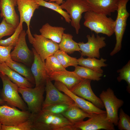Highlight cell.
Masks as SVG:
<instances>
[{"label": "cell", "mask_w": 130, "mask_h": 130, "mask_svg": "<svg viewBox=\"0 0 130 130\" xmlns=\"http://www.w3.org/2000/svg\"><path fill=\"white\" fill-rule=\"evenodd\" d=\"M33 130H76L74 124L62 114H52L42 110L31 114Z\"/></svg>", "instance_id": "1"}, {"label": "cell", "mask_w": 130, "mask_h": 130, "mask_svg": "<svg viewBox=\"0 0 130 130\" xmlns=\"http://www.w3.org/2000/svg\"><path fill=\"white\" fill-rule=\"evenodd\" d=\"M84 18V25L97 34L101 33L110 37L114 33L115 20L111 18L91 10L85 12Z\"/></svg>", "instance_id": "2"}, {"label": "cell", "mask_w": 130, "mask_h": 130, "mask_svg": "<svg viewBox=\"0 0 130 130\" xmlns=\"http://www.w3.org/2000/svg\"><path fill=\"white\" fill-rule=\"evenodd\" d=\"M3 88L0 92L1 98L9 105L22 110H28L27 106L19 94V87L5 74L0 72Z\"/></svg>", "instance_id": "3"}, {"label": "cell", "mask_w": 130, "mask_h": 130, "mask_svg": "<svg viewBox=\"0 0 130 130\" xmlns=\"http://www.w3.org/2000/svg\"><path fill=\"white\" fill-rule=\"evenodd\" d=\"M129 0H120L118 3L114 29L116 42L114 48L110 53L111 56L118 53L122 48V41L127 25V20L130 15L126 8L127 5Z\"/></svg>", "instance_id": "4"}, {"label": "cell", "mask_w": 130, "mask_h": 130, "mask_svg": "<svg viewBox=\"0 0 130 130\" xmlns=\"http://www.w3.org/2000/svg\"><path fill=\"white\" fill-rule=\"evenodd\" d=\"M45 87V85H42L34 88L19 87V92L26 103L28 110L32 114L37 113L42 110Z\"/></svg>", "instance_id": "5"}, {"label": "cell", "mask_w": 130, "mask_h": 130, "mask_svg": "<svg viewBox=\"0 0 130 130\" xmlns=\"http://www.w3.org/2000/svg\"><path fill=\"white\" fill-rule=\"evenodd\" d=\"M99 97L106 109V119L110 121L114 125L117 126L118 109L123 105L124 101L118 98L113 91L110 88L102 91Z\"/></svg>", "instance_id": "6"}, {"label": "cell", "mask_w": 130, "mask_h": 130, "mask_svg": "<svg viewBox=\"0 0 130 130\" xmlns=\"http://www.w3.org/2000/svg\"><path fill=\"white\" fill-rule=\"evenodd\" d=\"M60 6L70 15L71 25L75 28L76 33L78 34L81 28L80 22L82 14L91 10L87 3L84 0H66Z\"/></svg>", "instance_id": "7"}, {"label": "cell", "mask_w": 130, "mask_h": 130, "mask_svg": "<svg viewBox=\"0 0 130 130\" xmlns=\"http://www.w3.org/2000/svg\"><path fill=\"white\" fill-rule=\"evenodd\" d=\"M28 111L20 110L7 105H0V123L6 126H14L24 122L30 118Z\"/></svg>", "instance_id": "8"}, {"label": "cell", "mask_w": 130, "mask_h": 130, "mask_svg": "<svg viewBox=\"0 0 130 130\" xmlns=\"http://www.w3.org/2000/svg\"><path fill=\"white\" fill-rule=\"evenodd\" d=\"M26 34L24 30L21 32L13 50L11 52L10 56L12 60L30 66L33 62L34 55L32 50L29 49L27 44Z\"/></svg>", "instance_id": "9"}, {"label": "cell", "mask_w": 130, "mask_h": 130, "mask_svg": "<svg viewBox=\"0 0 130 130\" xmlns=\"http://www.w3.org/2000/svg\"><path fill=\"white\" fill-rule=\"evenodd\" d=\"M106 118V113L94 114L88 120L76 124L74 126L76 130H115L114 125Z\"/></svg>", "instance_id": "10"}, {"label": "cell", "mask_w": 130, "mask_h": 130, "mask_svg": "<svg viewBox=\"0 0 130 130\" xmlns=\"http://www.w3.org/2000/svg\"><path fill=\"white\" fill-rule=\"evenodd\" d=\"M86 37L87 42H83L78 43L80 48L81 56L99 58L100 56L99 50L106 45L105 40L106 38L100 36L97 34L95 36L94 33L91 36L87 35Z\"/></svg>", "instance_id": "11"}, {"label": "cell", "mask_w": 130, "mask_h": 130, "mask_svg": "<svg viewBox=\"0 0 130 130\" xmlns=\"http://www.w3.org/2000/svg\"><path fill=\"white\" fill-rule=\"evenodd\" d=\"M30 43L42 60L45 61L48 57L54 55L58 49V44L41 35L35 34Z\"/></svg>", "instance_id": "12"}, {"label": "cell", "mask_w": 130, "mask_h": 130, "mask_svg": "<svg viewBox=\"0 0 130 130\" xmlns=\"http://www.w3.org/2000/svg\"><path fill=\"white\" fill-rule=\"evenodd\" d=\"M46 97L42 108L54 104H63L72 105L75 104L73 100L67 95L61 93L53 85L48 78L45 87Z\"/></svg>", "instance_id": "13"}, {"label": "cell", "mask_w": 130, "mask_h": 130, "mask_svg": "<svg viewBox=\"0 0 130 130\" xmlns=\"http://www.w3.org/2000/svg\"><path fill=\"white\" fill-rule=\"evenodd\" d=\"M54 85L59 91L63 92L70 97L75 104L85 112L91 115L106 113V111L98 108L90 102L73 93L62 83L55 81Z\"/></svg>", "instance_id": "14"}, {"label": "cell", "mask_w": 130, "mask_h": 130, "mask_svg": "<svg viewBox=\"0 0 130 130\" xmlns=\"http://www.w3.org/2000/svg\"><path fill=\"white\" fill-rule=\"evenodd\" d=\"M91 81L83 78L70 91L77 96L89 101L98 108L103 109L104 107L103 102L100 98L95 95L92 89L91 85Z\"/></svg>", "instance_id": "15"}, {"label": "cell", "mask_w": 130, "mask_h": 130, "mask_svg": "<svg viewBox=\"0 0 130 130\" xmlns=\"http://www.w3.org/2000/svg\"><path fill=\"white\" fill-rule=\"evenodd\" d=\"M17 8L19 12L20 21L25 22L27 26L26 32L28 39H32V35L30 29L31 19L36 9H38L39 5L34 0H17Z\"/></svg>", "instance_id": "16"}, {"label": "cell", "mask_w": 130, "mask_h": 130, "mask_svg": "<svg viewBox=\"0 0 130 130\" xmlns=\"http://www.w3.org/2000/svg\"><path fill=\"white\" fill-rule=\"evenodd\" d=\"M34 55V59L31 71L34 78L35 86L45 85L48 75L45 66V61H43L33 48L32 49Z\"/></svg>", "instance_id": "17"}, {"label": "cell", "mask_w": 130, "mask_h": 130, "mask_svg": "<svg viewBox=\"0 0 130 130\" xmlns=\"http://www.w3.org/2000/svg\"><path fill=\"white\" fill-rule=\"evenodd\" d=\"M17 6V0H0V16L8 23L16 28L20 23L19 16L15 7Z\"/></svg>", "instance_id": "18"}, {"label": "cell", "mask_w": 130, "mask_h": 130, "mask_svg": "<svg viewBox=\"0 0 130 130\" xmlns=\"http://www.w3.org/2000/svg\"><path fill=\"white\" fill-rule=\"evenodd\" d=\"M91 10L95 12L110 16L117 11L120 0H84Z\"/></svg>", "instance_id": "19"}, {"label": "cell", "mask_w": 130, "mask_h": 130, "mask_svg": "<svg viewBox=\"0 0 130 130\" xmlns=\"http://www.w3.org/2000/svg\"><path fill=\"white\" fill-rule=\"evenodd\" d=\"M48 78L52 81L59 82L65 85L71 91L82 80V78L74 71L67 70L54 72L48 75Z\"/></svg>", "instance_id": "20"}, {"label": "cell", "mask_w": 130, "mask_h": 130, "mask_svg": "<svg viewBox=\"0 0 130 130\" xmlns=\"http://www.w3.org/2000/svg\"><path fill=\"white\" fill-rule=\"evenodd\" d=\"M0 72L6 75L19 88L32 87L33 86L34 84L25 78L11 69L5 62H0Z\"/></svg>", "instance_id": "21"}, {"label": "cell", "mask_w": 130, "mask_h": 130, "mask_svg": "<svg viewBox=\"0 0 130 130\" xmlns=\"http://www.w3.org/2000/svg\"><path fill=\"white\" fill-rule=\"evenodd\" d=\"M65 29L62 27L52 26L47 23L42 26L39 31L42 36L59 44Z\"/></svg>", "instance_id": "22"}, {"label": "cell", "mask_w": 130, "mask_h": 130, "mask_svg": "<svg viewBox=\"0 0 130 130\" xmlns=\"http://www.w3.org/2000/svg\"><path fill=\"white\" fill-rule=\"evenodd\" d=\"M62 114L74 125L83 121L86 117H90L92 115L85 112L76 104L71 105Z\"/></svg>", "instance_id": "23"}, {"label": "cell", "mask_w": 130, "mask_h": 130, "mask_svg": "<svg viewBox=\"0 0 130 130\" xmlns=\"http://www.w3.org/2000/svg\"><path fill=\"white\" fill-rule=\"evenodd\" d=\"M77 60L78 65L102 73H103V71L101 68L108 65L105 63L106 59L102 58L99 59L94 57H88L84 58L81 56Z\"/></svg>", "instance_id": "24"}, {"label": "cell", "mask_w": 130, "mask_h": 130, "mask_svg": "<svg viewBox=\"0 0 130 130\" xmlns=\"http://www.w3.org/2000/svg\"><path fill=\"white\" fill-rule=\"evenodd\" d=\"M73 36L71 34L64 33L58 44L59 49L69 54L72 53L76 51L80 53L78 43L73 40Z\"/></svg>", "instance_id": "25"}, {"label": "cell", "mask_w": 130, "mask_h": 130, "mask_svg": "<svg viewBox=\"0 0 130 130\" xmlns=\"http://www.w3.org/2000/svg\"><path fill=\"white\" fill-rule=\"evenodd\" d=\"M10 68L24 77L33 84H35L34 78L30 70L25 64L11 59L5 62Z\"/></svg>", "instance_id": "26"}, {"label": "cell", "mask_w": 130, "mask_h": 130, "mask_svg": "<svg viewBox=\"0 0 130 130\" xmlns=\"http://www.w3.org/2000/svg\"><path fill=\"white\" fill-rule=\"evenodd\" d=\"M75 72L82 78L98 81L101 79L103 74L99 73L89 68L78 65L75 67Z\"/></svg>", "instance_id": "27"}, {"label": "cell", "mask_w": 130, "mask_h": 130, "mask_svg": "<svg viewBox=\"0 0 130 130\" xmlns=\"http://www.w3.org/2000/svg\"><path fill=\"white\" fill-rule=\"evenodd\" d=\"M45 64L48 75L54 72L66 70V68L62 65L54 55L48 57L46 59Z\"/></svg>", "instance_id": "28"}, {"label": "cell", "mask_w": 130, "mask_h": 130, "mask_svg": "<svg viewBox=\"0 0 130 130\" xmlns=\"http://www.w3.org/2000/svg\"><path fill=\"white\" fill-rule=\"evenodd\" d=\"M40 6H43L53 10L60 14L64 18L66 21L70 23L71 21L70 17L69 14L63 10L60 5L56 2H49L44 0H34Z\"/></svg>", "instance_id": "29"}, {"label": "cell", "mask_w": 130, "mask_h": 130, "mask_svg": "<svg viewBox=\"0 0 130 130\" xmlns=\"http://www.w3.org/2000/svg\"><path fill=\"white\" fill-rule=\"evenodd\" d=\"M54 55L65 68L70 66L75 67L78 65L76 58L70 57L67 53L59 49L55 52Z\"/></svg>", "instance_id": "30"}, {"label": "cell", "mask_w": 130, "mask_h": 130, "mask_svg": "<svg viewBox=\"0 0 130 130\" xmlns=\"http://www.w3.org/2000/svg\"><path fill=\"white\" fill-rule=\"evenodd\" d=\"M23 23L20 21V23L16 30L10 37L5 39L0 40V45L4 46H15L19 38L20 35L23 30Z\"/></svg>", "instance_id": "31"}, {"label": "cell", "mask_w": 130, "mask_h": 130, "mask_svg": "<svg viewBox=\"0 0 130 130\" xmlns=\"http://www.w3.org/2000/svg\"><path fill=\"white\" fill-rule=\"evenodd\" d=\"M119 73V76L117 78V81L120 82L124 80L126 82L127 85L126 87L127 91L130 93V61L122 68L117 71Z\"/></svg>", "instance_id": "32"}, {"label": "cell", "mask_w": 130, "mask_h": 130, "mask_svg": "<svg viewBox=\"0 0 130 130\" xmlns=\"http://www.w3.org/2000/svg\"><path fill=\"white\" fill-rule=\"evenodd\" d=\"M117 126L120 130H130V117L122 108L120 110Z\"/></svg>", "instance_id": "33"}, {"label": "cell", "mask_w": 130, "mask_h": 130, "mask_svg": "<svg viewBox=\"0 0 130 130\" xmlns=\"http://www.w3.org/2000/svg\"><path fill=\"white\" fill-rule=\"evenodd\" d=\"M71 106L65 104H56L42 108V110L53 114H62Z\"/></svg>", "instance_id": "34"}, {"label": "cell", "mask_w": 130, "mask_h": 130, "mask_svg": "<svg viewBox=\"0 0 130 130\" xmlns=\"http://www.w3.org/2000/svg\"><path fill=\"white\" fill-rule=\"evenodd\" d=\"M16 28L13 25L7 23L5 19L3 18L0 24V40L4 37L12 35Z\"/></svg>", "instance_id": "35"}, {"label": "cell", "mask_w": 130, "mask_h": 130, "mask_svg": "<svg viewBox=\"0 0 130 130\" xmlns=\"http://www.w3.org/2000/svg\"><path fill=\"white\" fill-rule=\"evenodd\" d=\"M1 130H33L32 121L30 118L28 120L14 126L2 125Z\"/></svg>", "instance_id": "36"}, {"label": "cell", "mask_w": 130, "mask_h": 130, "mask_svg": "<svg viewBox=\"0 0 130 130\" xmlns=\"http://www.w3.org/2000/svg\"><path fill=\"white\" fill-rule=\"evenodd\" d=\"M14 48L12 46H4L0 45V62H5L11 59L10 53Z\"/></svg>", "instance_id": "37"}, {"label": "cell", "mask_w": 130, "mask_h": 130, "mask_svg": "<svg viewBox=\"0 0 130 130\" xmlns=\"http://www.w3.org/2000/svg\"><path fill=\"white\" fill-rule=\"evenodd\" d=\"M64 0H45V1L49 2H55L56 3L60 5L63 3Z\"/></svg>", "instance_id": "38"}, {"label": "cell", "mask_w": 130, "mask_h": 130, "mask_svg": "<svg viewBox=\"0 0 130 130\" xmlns=\"http://www.w3.org/2000/svg\"><path fill=\"white\" fill-rule=\"evenodd\" d=\"M5 102L0 97V105H3L5 104Z\"/></svg>", "instance_id": "39"}, {"label": "cell", "mask_w": 130, "mask_h": 130, "mask_svg": "<svg viewBox=\"0 0 130 130\" xmlns=\"http://www.w3.org/2000/svg\"><path fill=\"white\" fill-rule=\"evenodd\" d=\"M2 124L0 123V130H1Z\"/></svg>", "instance_id": "40"}, {"label": "cell", "mask_w": 130, "mask_h": 130, "mask_svg": "<svg viewBox=\"0 0 130 130\" xmlns=\"http://www.w3.org/2000/svg\"></svg>", "instance_id": "41"}]
</instances>
